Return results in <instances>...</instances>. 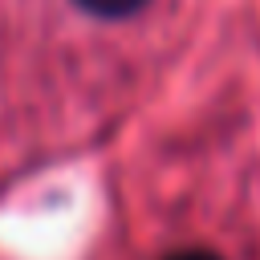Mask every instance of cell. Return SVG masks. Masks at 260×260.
Segmentation results:
<instances>
[{"label": "cell", "instance_id": "obj_1", "mask_svg": "<svg viewBox=\"0 0 260 260\" xmlns=\"http://www.w3.org/2000/svg\"><path fill=\"white\" fill-rule=\"evenodd\" d=\"M73 4L89 16H102V20H126L146 8V0H73Z\"/></svg>", "mask_w": 260, "mask_h": 260}, {"label": "cell", "instance_id": "obj_2", "mask_svg": "<svg viewBox=\"0 0 260 260\" xmlns=\"http://www.w3.org/2000/svg\"><path fill=\"white\" fill-rule=\"evenodd\" d=\"M167 260H219V256L207 252V248H187V252H175V256H167Z\"/></svg>", "mask_w": 260, "mask_h": 260}]
</instances>
